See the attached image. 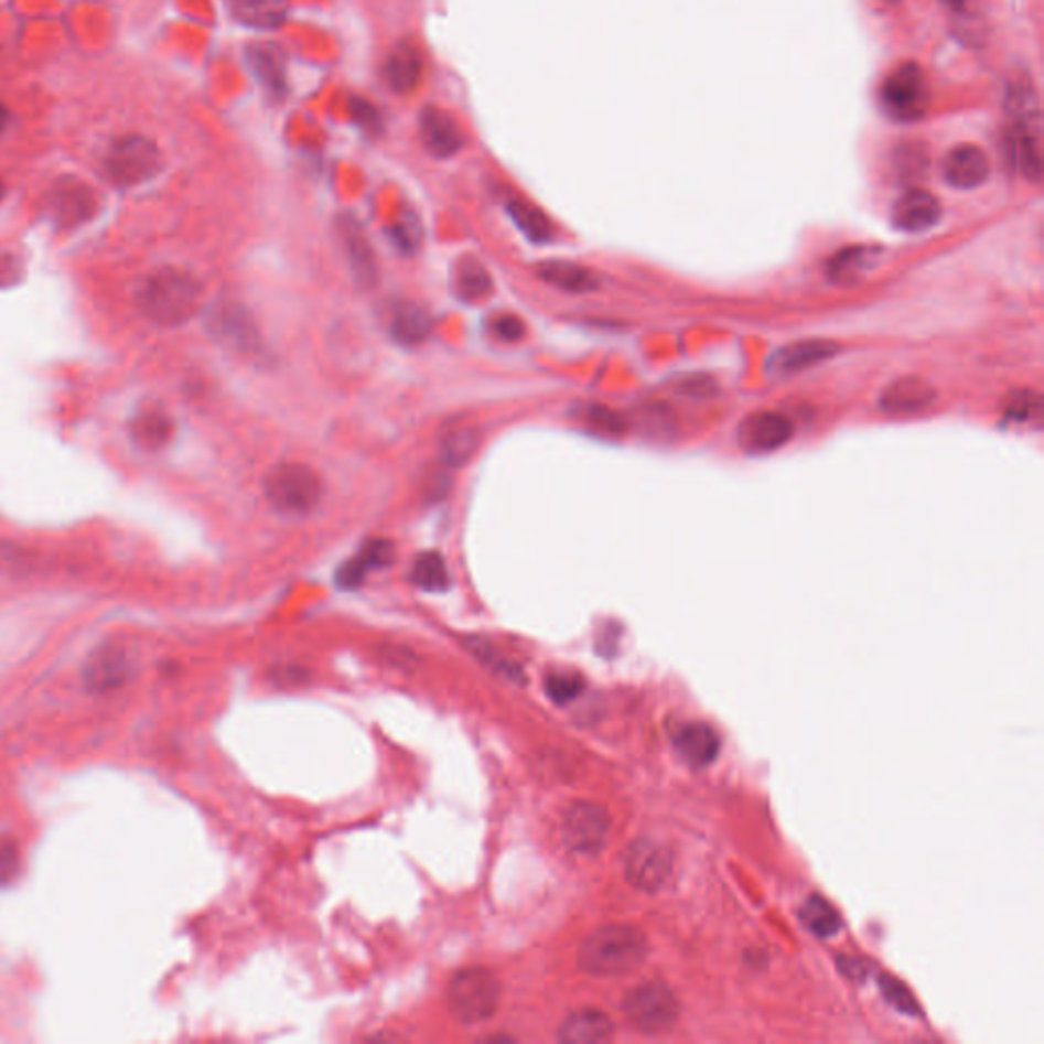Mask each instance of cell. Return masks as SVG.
I'll return each mask as SVG.
<instances>
[{
	"label": "cell",
	"instance_id": "cell-1",
	"mask_svg": "<svg viewBox=\"0 0 1044 1044\" xmlns=\"http://www.w3.org/2000/svg\"><path fill=\"white\" fill-rule=\"evenodd\" d=\"M1005 112L1012 162L1024 176L1038 182L1043 176V119L1031 82L1008 84Z\"/></svg>",
	"mask_w": 1044,
	"mask_h": 1044
},
{
	"label": "cell",
	"instance_id": "cell-2",
	"mask_svg": "<svg viewBox=\"0 0 1044 1044\" xmlns=\"http://www.w3.org/2000/svg\"><path fill=\"white\" fill-rule=\"evenodd\" d=\"M647 950V938L638 928L611 924L583 938L578 950V964L590 976H624L643 964Z\"/></svg>",
	"mask_w": 1044,
	"mask_h": 1044
},
{
	"label": "cell",
	"instance_id": "cell-3",
	"mask_svg": "<svg viewBox=\"0 0 1044 1044\" xmlns=\"http://www.w3.org/2000/svg\"><path fill=\"white\" fill-rule=\"evenodd\" d=\"M201 304V286L186 271L165 268L153 271L139 290L143 314L162 326L189 323Z\"/></svg>",
	"mask_w": 1044,
	"mask_h": 1044
},
{
	"label": "cell",
	"instance_id": "cell-4",
	"mask_svg": "<svg viewBox=\"0 0 1044 1044\" xmlns=\"http://www.w3.org/2000/svg\"><path fill=\"white\" fill-rule=\"evenodd\" d=\"M263 492L273 510L282 515H311L323 501V482L319 474L304 463H278L266 480Z\"/></svg>",
	"mask_w": 1044,
	"mask_h": 1044
},
{
	"label": "cell",
	"instance_id": "cell-5",
	"mask_svg": "<svg viewBox=\"0 0 1044 1044\" xmlns=\"http://www.w3.org/2000/svg\"><path fill=\"white\" fill-rule=\"evenodd\" d=\"M501 983L486 969H463L448 988L449 1012L463 1024H480L496 1014Z\"/></svg>",
	"mask_w": 1044,
	"mask_h": 1044
},
{
	"label": "cell",
	"instance_id": "cell-6",
	"mask_svg": "<svg viewBox=\"0 0 1044 1044\" xmlns=\"http://www.w3.org/2000/svg\"><path fill=\"white\" fill-rule=\"evenodd\" d=\"M103 168L112 184L129 189L148 182L160 172L162 153L148 137H122L110 146Z\"/></svg>",
	"mask_w": 1044,
	"mask_h": 1044
},
{
	"label": "cell",
	"instance_id": "cell-7",
	"mask_svg": "<svg viewBox=\"0 0 1044 1044\" xmlns=\"http://www.w3.org/2000/svg\"><path fill=\"white\" fill-rule=\"evenodd\" d=\"M882 109L892 121H921L930 105V88L918 64H902L895 68L880 93Z\"/></svg>",
	"mask_w": 1044,
	"mask_h": 1044
},
{
	"label": "cell",
	"instance_id": "cell-8",
	"mask_svg": "<svg viewBox=\"0 0 1044 1044\" xmlns=\"http://www.w3.org/2000/svg\"><path fill=\"white\" fill-rule=\"evenodd\" d=\"M623 1012L637 1031L659 1034L676 1024L679 1016L678 998L661 981L643 983L626 993Z\"/></svg>",
	"mask_w": 1044,
	"mask_h": 1044
},
{
	"label": "cell",
	"instance_id": "cell-9",
	"mask_svg": "<svg viewBox=\"0 0 1044 1044\" xmlns=\"http://www.w3.org/2000/svg\"><path fill=\"white\" fill-rule=\"evenodd\" d=\"M563 841L573 853L594 854L611 832V816L594 801H575L563 816Z\"/></svg>",
	"mask_w": 1044,
	"mask_h": 1044
},
{
	"label": "cell",
	"instance_id": "cell-10",
	"mask_svg": "<svg viewBox=\"0 0 1044 1044\" xmlns=\"http://www.w3.org/2000/svg\"><path fill=\"white\" fill-rule=\"evenodd\" d=\"M674 869L671 851L659 842L641 839L635 841L624 857V873L631 885L641 892L661 890Z\"/></svg>",
	"mask_w": 1044,
	"mask_h": 1044
},
{
	"label": "cell",
	"instance_id": "cell-11",
	"mask_svg": "<svg viewBox=\"0 0 1044 1044\" xmlns=\"http://www.w3.org/2000/svg\"><path fill=\"white\" fill-rule=\"evenodd\" d=\"M792 437L794 424L779 412H753L736 427V443L751 455L774 453Z\"/></svg>",
	"mask_w": 1044,
	"mask_h": 1044
},
{
	"label": "cell",
	"instance_id": "cell-12",
	"mask_svg": "<svg viewBox=\"0 0 1044 1044\" xmlns=\"http://www.w3.org/2000/svg\"><path fill=\"white\" fill-rule=\"evenodd\" d=\"M206 325H208L211 337H215L225 347H232L235 352L241 353L258 349V329L254 325L251 316L239 304L220 302L208 312Z\"/></svg>",
	"mask_w": 1044,
	"mask_h": 1044
},
{
	"label": "cell",
	"instance_id": "cell-13",
	"mask_svg": "<svg viewBox=\"0 0 1044 1044\" xmlns=\"http://www.w3.org/2000/svg\"><path fill=\"white\" fill-rule=\"evenodd\" d=\"M943 218V206L935 194L923 189H910L892 206V223L902 233H926Z\"/></svg>",
	"mask_w": 1044,
	"mask_h": 1044
},
{
	"label": "cell",
	"instance_id": "cell-14",
	"mask_svg": "<svg viewBox=\"0 0 1044 1044\" xmlns=\"http://www.w3.org/2000/svg\"><path fill=\"white\" fill-rule=\"evenodd\" d=\"M990 172V158L971 143L952 148L943 163L945 182L957 191H976L988 182Z\"/></svg>",
	"mask_w": 1044,
	"mask_h": 1044
},
{
	"label": "cell",
	"instance_id": "cell-15",
	"mask_svg": "<svg viewBox=\"0 0 1044 1044\" xmlns=\"http://www.w3.org/2000/svg\"><path fill=\"white\" fill-rule=\"evenodd\" d=\"M50 213L62 227H76L96 213L95 192L78 180H62L50 192Z\"/></svg>",
	"mask_w": 1044,
	"mask_h": 1044
},
{
	"label": "cell",
	"instance_id": "cell-16",
	"mask_svg": "<svg viewBox=\"0 0 1044 1044\" xmlns=\"http://www.w3.org/2000/svg\"><path fill=\"white\" fill-rule=\"evenodd\" d=\"M421 141L424 150L434 158H451L463 150L465 137L462 127L449 115L448 110L427 107L419 121Z\"/></svg>",
	"mask_w": 1044,
	"mask_h": 1044
},
{
	"label": "cell",
	"instance_id": "cell-17",
	"mask_svg": "<svg viewBox=\"0 0 1044 1044\" xmlns=\"http://www.w3.org/2000/svg\"><path fill=\"white\" fill-rule=\"evenodd\" d=\"M936 400V390L933 388V384L923 380V378H914V376H908V378H900V380L892 381L885 390H883L882 398H880V407L883 408V412L887 415H897V417H906V415H916V412H923L930 405H935Z\"/></svg>",
	"mask_w": 1044,
	"mask_h": 1044
},
{
	"label": "cell",
	"instance_id": "cell-18",
	"mask_svg": "<svg viewBox=\"0 0 1044 1044\" xmlns=\"http://www.w3.org/2000/svg\"><path fill=\"white\" fill-rule=\"evenodd\" d=\"M837 352H839V345L832 341H798L777 349L767 362V372L777 376L796 374L825 362Z\"/></svg>",
	"mask_w": 1044,
	"mask_h": 1044
},
{
	"label": "cell",
	"instance_id": "cell-19",
	"mask_svg": "<svg viewBox=\"0 0 1044 1044\" xmlns=\"http://www.w3.org/2000/svg\"><path fill=\"white\" fill-rule=\"evenodd\" d=\"M882 249L875 245H851L842 247L828 259L827 276L830 282L839 286H853L865 278L868 271L878 266Z\"/></svg>",
	"mask_w": 1044,
	"mask_h": 1044
},
{
	"label": "cell",
	"instance_id": "cell-20",
	"mask_svg": "<svg viewBox=\"0 0 1044 1044\" xmlns=\"http://www.w3.org/2000/svg\"><path fill=\"white\" fill-rule=\"evenodd\" d=\"M131 665L119 649H100L96 652L84 667V684L93 692H109L121 688L129 679Z\"/></svg>",
	"mask_w": 1044,
	"mask_h": 1044
},
{
	"label": "cell",
	"instance_id": "cell-21",
	"mask_svg": "<svg viewBox=\"0 0 1044 1044\" xmlns=\"http://www.w3.org/2000/svg\"><path fill=\"white\" fill-rule=\"evenodd\" d=\"M720 739L712 727L704 722L686 724L676 736V751L679 757L692 767H706L717 760Z\"/></svg>",
	"mask_w": 1044,
	"mask_h": 1044
},
{
	"label": "cell",
	"instance_id": "cell-22",
	"mask_svg": "<svg viewBox=\"0 0 1044 1044\" xmlns=\"http://www.w3.org/2000/svg\"><path fill=\"white\" fill-rule=\"evenodd\" d=\"M422 76V57L419 47L412 43H400L392 54L388 55L384 66L386 84L398 95H407L417 88Z\"/></svg>",
	"mask_w": 1044,
	"mask_h": 1044
},
{
	"label": "cell",
	"instance_id": "cell-23",
	"mask_svg": "<svg viewBox=\"0 0 1044 1044\" xmlns=\"http://www.w3.org/2000/svg\"><path fill=\"white\" fill-rule=\"evenodd\" d=\"M614 1034L611 1018L600 1010H580L568 1016L559 1029V1041L570 1044H596L611 1041Z\"/></svg>",
	"mask_w": 1044,
	"mask_h": 1044
},
{
	"label": "cell",
	"instance_id": "cell-24",
	"mask_svg": "<svg viewBox=\"0 0 1044 1044\" xmlns=\"http://www.w3.org/2000/svg\"><path fill=\"white\" fill-rule=\"evenodd\" d=\"M392 561V542L384 541V539L369 541L366 547L362 549L359 556L352 559V561H347V563L341 568L340 573H337V583H340L341 588L353 590V588H357L359 583L366 580V575L369 571L388 568Z\"/></svg>",
	"mask_w": 1044,
	"mask_h": 1044
},
{
	"label": "cell",
	"instance_id": "cell-25",
	"mask_svg": "<svg viewBox=\"0 0 1044 1044\" xmlns=\"http://www.w3.org/2000/svg\"><path fill=\"white\" fill-rule=\"evenodd\" d=\"M247 64L254 72L256 80L271 93L282 95L286 88V60L278 45L258 43L247 50Z\"/></svg>",
	"mask_w": 1044,
	"mask_h": 1044
},
{
	"label": "cell",
	"instance_id": "cell-26",
	"mask_svg": "<svg viewBox=\"0 0 1044 1044\" xmlns=\"http://www.w3.org/2000/svg\"><path fill=\"white\" fill-rule=\"evenodd\" d=\"M542 282L556 286L563 292L585 294L598 288V276L592 270L571 261H542L537 268Z\"/></svg>",
	"mask_w": 1044,
	"mask_h": 1044
},
{
	"label": "cell",
	"instance_id": "cell-27",
	"mask_svg": "<svg viewBox=\"0 0 1044 1044\" xmlns=\"http://www.w3.org/2000/svg\"><path fill=\"white\" fill-rule=\"evenodd\" d=\"M341 237L355 278L364 284H372L376 280V259L362 227L353 218H345L341 223Z\"/></svg>",
	"mask_w": 1044,
	"mask_h": 1044
},
{
	"label": "cell",
	"instance_id": "cell-28",
	"mask_svg": "<svg viewBox=\"0 0 1044 1044\" xmlns=\"http://www.w3.org/2000/svg\"><path fill=\"white\" fill-rule=\"evenodd\" d=\"M433 331V321L429 312L417 306V304H398L394 309L392 321H390V333L394 340L402 345H419L422 341L429 340Z\"/></svg>",
	"mask_w": 1044,
	"mask_h": 1044
},
{
	"label": "cell",
	"instance_id": "cell-29",
	"mask_svg": "<svg viewBox=\"0 0 1044 1044\" xmlns=\"http://www.w3.org/2000/svg\"><path fill=\"white\" fill-rule=\"evenodd\" d=\"M482 443L480 431L470 424H460L443 434L439 445V458L448 467H463L472 462Z\"/></svg>",
	"mask_w": 1044,
	"mask_h": 1044
},
{
	"label": "cell",
	"instance_id": "cell-30",
	"mask_svg": "<svg viewBox=\"0 0 1044 1044\" xmlns=\"http://www.w3.org/2000/svg\"><path fill=\"white\" fill-rule=\"evenodd\" d=\"M229 4L247 28L273 29L286 19V0H229Z\"/></svg>",
	"mask_w": 1044,
	"mask_h": 1044
},
{
	"label": "cell",
	"instance_id": "cell-31",
	"mask_svg": "<svg viewBox=\"0 0 1044 1044\" xmlns=\"http://www.w3.org/2000/svg\"><path fill=\"white\" fill-rule=\"evenodd\" d=\"M506 208H508V215L513 218V223L529 241L547 244L551 239V235H553L551 223L537 206L523 203V201H510Z\"/></svg>",
	"mask_w": 1044,
	"mask_h": 1044
},
{
	"label": "cell",
	"instance_id": "cell-32",
	"mask_svg": "<svg viewBox=\"0 0 1044 1044\" xmlns=\"http://www.w3.org/2000/svg\"><path fill=\"white\" fill-rule=\"evenodd\" d=\"M800 918L804 926L820 938L837 935L841 928V916L837 910L828 904L825 897L812 895L800 910Z\"/></svg>",
	"mask_w": 1044,
	"mask_h": 1044
},
{
	"label": "cell",
	"instance_id": "cell-33",
	"mask_svg": "<svg viewBox=\"0 0 1044 1044\" xmlns=\"http://www.w3.org/2000/svg\"><path fill=\"white\" fill-rule=\"evenodd\" d=\"M412 582L424 592H445L449 588V571L445 559L439 553H422L410 573Z\"/></svg>",
	"mask_w": 1044,
	"mask_h": 1044
},
{
	"label": "cell",
	"instance_id": "cell-34",
	"mask_svg": "<svg viewBox=\"0 0 1044 1044\" xmlns=\"http://www.w3.org/2000/svg\"><path fill=\"white\" fill-rule=\"evenodd\" d=\"M458 292L463 300H482L492 292V276L477 259H463L455 278Z\"/></svg>",
	"mask_w": 1044,
	"mask_h": 1044
},
{
	"label": "cell",
	"instance_id": "cell-35",
	"mask_svg": "<svg viewBox=\"0 0 1044 1044\" xmlns=\"http://www.w3.org/2000/svg\"><path fill=\"white\" fill-rule=\"evenodd\" d=\"M172 434V422L158 410H148L133 422V437L137 443L148 449L162 448Z\"/></svg>",
	"mask_w": 1044,
	"mask_h": 1044
},
{
	"label": "cell",
	"instance_id": "cell-36",
	"mask_svg": "<svg viewBox=\"0 0 1044 1044\" xmlns=\"http://www.w3.org/2000/svg\"><path fill=\"white\" fill-rule=\"evenodd\" d=\"M545 690L557 704H568L583 690V679L575 674H551L545 681Z\"/></svg>",
	"mask_w": 1044,
	"mask_h": 1044
},
{
	"label": "cell",
	"instance_id": "cell-37",
	"mask_svg": "<svg viewBox=\"0 0 1044 1044\" xmlns=\"http://www.w3.org/2000/svg\"><path fill=\"white\" fill-rule=\"evenodd\" d=\"M880 988H882L885 1000L894 1005L895 1010H900L902 1014H912V1016H914V1014L921 1012V1005L914 1000V995H912L908 988H906L904 983H900L897 979L880 977Z\"/></svg>",
	"mask_w": 1044,
	"mask_h": 1044
},
{
	"label": "cell",
	"instance_id": "cell-38",
	"mask_svg": "<svg viewBox=\"0 0 1044 1044\" xmlns=\"http://www.w3.org/2000/svg\"><path fill=\"white\" fill-rule=\"evenodd\" d=\"M21 871V853L11 837H0V887L17 880Z\"/></svg>",
	"mask_w": 1044,
	"mask_h": 1044
},
{
	"label": "cell",
	"instance_id": "cell-39",
	"mask_svg": "<svg viewBox=\"0 0 1044 1044\" xmlns=\"http://www.w3.org/2000/svg\"><path fill=\"white\" fill-rule=\"evenodd\" d=\"M467 645H470V649H472L475 657H480V661H484L486 665H492L494 671H501L503 676H508L510 679H523L520 669H516L513 665L504 664L503 659L498 657V653L494 652L488 643H484V641L477 638V641H470Z\"/></svg>",
	"mask_w": 1044,
	"mask_h": 1044
},
{
	"label": "cell",
	"instance_id": "cell-40",
	"mask_svg": "<svg viewBox=\"0 0 1044 1044\" xmlns=\"http://www.w3.org/2000/svg\"><path fill=\"white\" fill-rule=\"evenodd\" d=\"M585 421L590 422L592 427H596L598 431H604V433H618L621 431V419L611 412L609 408L592 407L585 408L582 415Z\"/></svg>",
	"mask_w": 1044,
	"mask_h": 1044
},
{
	"label": "cell",
	"instance_id": "cell-41",
	"mask_svg": "<svg viewBox=\"0 0 1044 1044\" xmlns=\"http://www.w3.org/2000/svg\"><path fill=\"white\" fill-rule=\"evenodd\" d=\"M494 335L498 340L515 343L525 337V323L515 314H501L494 319Z\"/></svg>",
	"mask_w": 1044,
	"mask_h": 1044
},
{
	"label": "cell",
	"instance_id": "cell-42",
	"mask_svg": "<svg viewBox=\"0 0 1044 1044\" xmlns=\"http://www.w3.org/2000/svg\"><path fill=\"white\" fill-rule=\"evenodd\" d=\"M392 239L396 244L400 245L405 251H410L417 247V241L421 237V232H419V223L412 220V218H405L396 225V229L392 232Z\"/></svg>",
	"mask_w": 1044,
	"mask_h": 1044
},
{
	"label": "cell",
	"instance_id": "cell-43",
	"mask_svg": "<svg viewBox=\"0 0 1044 1044\" xmlns=\"http://www.w3.org/2000/svg\"><path fill=\"white\" fill-rule=\"evenodd\" d=\"M21 276V263L19 259L11 256V254H0V286L7 288V286L14 284Z\"/></svg>",
	"mask_w": 1044,
	"mask_h": 1044
},
{
	"label": "cell",
	"instance_id": "cell-44",
	"mask_svg": "<svg viewBox=\"0 0 1044 1044\" xmlns=\"http://www.w3.org/2000/svg\"><path fill=\"white\" fill-rule=\"evenodd\" d=\"M938 2H940L943 7H947V9H950V11H955V13H957V11H964L969 0H938Z\"/></svg>",
	"mask_w": 1044,
	"mask_h": 1044
},
{
	"label": "cell",
	"instance_id": "cell-45",
	"mask_svg": "<svg viewBox=\"0 0 1044 1044\" xmlns=\"http://www.w3.org/2000/svg\"><path fill=\"white\" fill-rule=\"evenodd\" d=\"M9 122H11V112H9V109H7V107L0 103V133H4V131H7Z\"/></svg>",
	"mask_w": 1044,
	"mask_h": 1044
},
{
	"label": "cell",
	"instance_id": "cell-46",
	"mask_svg": "<svg viewBox=\"0 0 1044 1044\" xmlns=\"http://www.w3.org/2000/svg\"><path fill=\"white\" fill-rule=\"evenodd\" d=\"M880 2H885V4H895L897 0H880Z\"/></svg>",
	"mask_w": 1044,
	"mask_h": 1044
},
{
	"label": "cell",
	"instance_id": "cell-47",
	"mask_svg": "<svg viewBox=\"0 0 1044 1044\" xmlns=\"http://www.w3.org/2000/svg\"><path fill=\"white\" fill-rule=\"evenodd\" d=\"M2 194H4V189H2V182H0V201H2Z\"/></svg>",
	"mask_w": 1044,
	"mask_h": 1044
}]
</instances>
